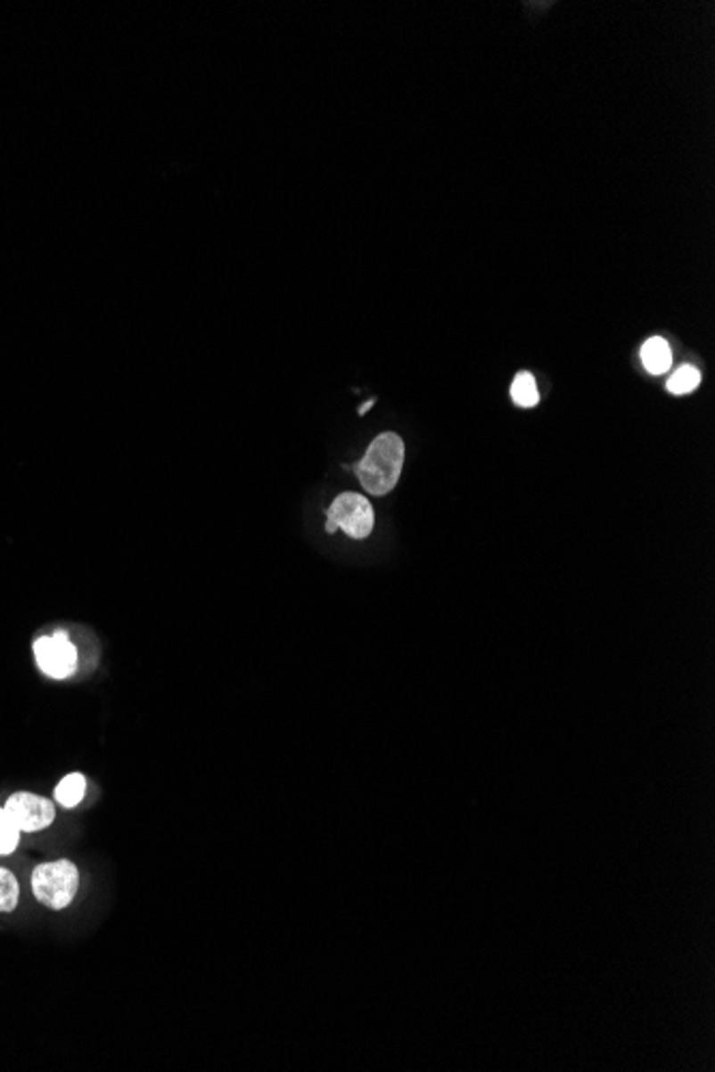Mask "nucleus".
I'll return each mask as SVG.
<instances>
[{
	"mask_svg": "<svg viewBox=\"0 0 715 1072\" xmlns=\"http://www.w3.org/2000/svg\"><path fill=\"white\" fill-rule=\"evenodd\" d=\"M20 829L12 822L4 807H0V856H7L18 850L20 846Z\"/></svg>",
	"mask_w": 715,
	"mask_h": 1072,
	"instance_id": "nucleus-11",
	"label": "nucleus"
},
{
	"mask_svg": "<svg viewBox=\"0 0 715 1072\" xmlns=\"http://www.w3.org/2000/svg\"><path fill=\"white\" fill-rule=\"evenodd\" d=\"M328 522L336 529L345 531L354 540H365L371 536L375 525V511L369 499L358 493H343L328 508Z\"/></svg>",
	"mask_w": 715,
	"mask_h": 1072,
	"instance_id": "nucleus-3",
	"label": "nucleus"
},
{
	"mask_svg": "<svg viewBox=\"0 0 715 1072\" xmlns=\"http://www.w3.org/2000/svg\"><path fill=\"white\" fill-rule=\"evenodd\" d=\"M35 658L39 668L52 679H67L76 672L78 651L69 642L65 632H56L35 642Z\"/></svg>",
	"mask_w": 715,
	"mask_h": 1072,
	"instance_id": "nucleus-5",
	"label": "nucleus"
},
{
	"mask_svg": "<svg viewBox=\"0 0 715 1072\" xmlns=\"http://www.w3.org/2000/svg\"><path fill=\"white\" fill-rule=\"evenodd\" d=\"M698 383H701V371L692 364H683L669 377L666 388H669V392L675 394V397H683V394H690L692 390H696Z\"/></svg>",
	"mask_w": 715,
	"mask_h": 1072,
	"instance_id": "nucleus-9",
	"label": "nucleus"
},
{
	"mask_svg": "<svg viewBox=\"0 0 715 1072\" xmlns=\"http://www.w3.org/2000/svg\"><path fill=\"white\" fill-rule=\"evenodd\" d=\"M640 362H643V366L651 375H662V372H666L672 364L669 343H666L662 336H651V339L645 340V345L640 347Z\"/></svg>",
	"mask_w": 715,
	"mask_h": 1072,
	"instance_id": "nucleus-6",
	"label": "nucleus"
},
{
	"mask_svg": "<svg viewBox=\"0 0 715 1072\" xmlns=\"http://www.w3.org/2000/svg\"><path fill=\"white\" fill-rule=\"evenodd\" d=\"M405 461L403 439L394 433H382L371 441L365 458L356 465V476L366 493L386 495L397 487Z\"/></svg>",
	"mask_w": 715,
	"mask_h": 1072,
	"instance_id": "nucleus-1",
	"label": "nucleus"
},
{
	"mask_svg": "<svg viewBox=\"0 0 715 1072\" xmlns=\"http://www.w3.org/2000/svg\"><path fill=\"white\" fill-rule=\"evenodd\" d=\"M30 888L39 904L50 910H65L76 899L79 888V872L67 858L41 863L30 876Z\"/></svg>",
	"mask_w": 715,
	"mask_h": 1072,
	"instance_id": "nucleus-2",
	"label": "nucleus"
},
{
	"mask_svg": "<svg viewBox=\"0 0 715 1072\" xmlns=\"http://www.w3.org/2000/svg\"><path fill=\"white\" fill-rule=\"evenodd\" d=\"M4 812L18 826L20 833H39L56 820L54 803L33 792L12 794L4 803Z\"/></svg>",
	"mask_w": 715,
	"mask_h": 1072,
	"instance_id": "nucleus-4",
	"label": "nucleus"
},
{
	"mask_svg": "<svg viewBox=\"0 0 715 1072\" xmlns=\"http://www.w3.org/2000/svg\"><path fill=\"white\" fill-rule=\"evenodd\" d=\"M510 394H512V401L519 405V407H525V409L536 407L538 401H540V394H538V388H536V380H533L531 372H527V371H522L514 377V381H512V388H510Z\"/></svg>",
	"mask_w": 715,
	"mask_h": 1072,
	"instance_id": "nucleus-8",
	"label": "nucleus"
},
{
	"mask_svg": "<svg viewBox=\"0 0 715 1072\" xmlns=\"http://www.w3.org/2000/svg\"><path fill=\"white\" fill-rule=\"evenodd\" d=\"M373 403H375V401H369V403H366V405H362V407H360V413H365V412H369V409H371V407H373Z\"/></svg>",
	"mask_w": 715,
	"mask_h": 1072,
	"instance_id": "nucleus-12",
	"label": "nucleus"
},
{
	"mask_svg": "<svg viewBox=\"0 0 715 1072\" xmlns=\"http://www.w3.org/2000/svg\"><path fill=\"white\" fill-rule=\"evenodd\" d=\"M86 777L82 775V773H69L61 780V783L56 786L54 790V798L58 805H62L65 809H73L78 807L79 803H82L84 794H86Z\"/></svg>",
	"mask_w": 715,
	"mask_h": 1072,
	"instance_id": "nucleus-7",
	"label": "nucleus"
},
{
	"mask_svg": "<svg viewBox=\"0 0 715 1072\" xmlns=\"http://www.w3.org/2000/svg\"><path fill=\"white\" fill-rule=\"evenodd\" d=\"M20 904V882L9 869L0 867V914L13 912Z\"/></svg>",
	"mask_w": 715,
	"mask_h": 1072,
	"instance_id": "nucleus-10",
	"label": "nucleus"
}]
</instances>
